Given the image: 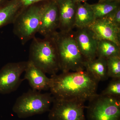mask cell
<instances>
[{
	"instance_id": "6da1fadb",
	"label": "cell",
	"mask_w": 120,
	"mask_h": 120,
	"mask_svg": "<svg viewBox=\"0 0 120 120\" xmlns=\"http://www.w3.org/2000/svg\"><path fill=\"white\" fill-rule=\"evenodd\" d=\"M50 90L54 98L85 102L97 94L99 82L84 71L51 75Z\"/></svg>"
},
{
	"instance_id": "7a4b0ae2",
	"label": "cell",
	"mask_w": 120,
	"mask_h": 120,
	"mask_svg": "<svg viewBox=\"0 0 120 120\" xmlns=\"http://www.w3.org/2000/svg\"><path fill=\"white\" fill-rule=\"evenodd\" d=\"M56 44L60 67L63 73L85 70L86 61L80 52L73 31H56L51 36Z\"/></svg>"
},
{
	"instance_id": "3957f363",
	"label": "cell",
	"mask_w": 120,
	"mask_h": 120,
	"mask_svg": "<svg viewBox=\"0 0 120 120\" xmlns=\"http://www.w3.org/2000/svg\"><path fill=\"white\" fill-rule=\"evenodd\" d=\"M28 60L45 73L52 75L58 73L60 71L58 52L52 37L32 39Z\"/></svg>"
},
{
	"instance_id": "277c9868",
	"label": "cell",
	"mask_w": 120,
	"mask_h": 120,
	"mask_svg": "<svg viewBox=\"0 0 120 120\" xmlns=\"http://www.w3.org/2000/svg\"><path fill=\"white\" fill-rule=\"evenodd\" d=\"M54 99L51 93L42 94L30 90L16 99L12 111L19 118H24L49 112Z\"/></svg>"
},
{
	"instance_id": "5b68a950",
	"label": "cell",
	"mask_w": 120,
	"mask_h": 120,
	"mask_svg": "<svg viewBox=\"0 0 120 120\" xmlns=\"http://www.w3.org/2000/svg\"><path fill=\"white\" fill-rule=\"evenodd\" d=\"M35 4L22 9L13 23V33L23 45L38 32L43 5Z\"/></svg>"
},
{
	"instance_id": "8992f818",
	"label": "cell",
	"mask_w": 120,
	"mask_h": 120,
	"mask_svg": "<svg viewBox=\"0 0 120 120\" xmlns=\"http://www.w3.org/2000/svg\"><path fill=\"white\" fill-rule=\"evenodd\" d=\"M88 101V120H120V98L97 94Z\"/></svg>"
},
{
	"instance_id": "52a82bcc",
	"label": "cell",
	"mask_w": 120,
	"mask_h": 120,
	"mask_svg": "<svg viewBox=\"0 0 120 120\" xmlns=\"http://www.w3.org/2000/svg\"><path fill=\"white\" fill-rule=\"evenodd\" d=\"M85 102L54 98L49 111V120H86Z\"/></svg>"
},
{
	"instance_id": "ba28073f",
	"label": "cell",
	"mask_w": 120,
	"mask_h": 120,
	"mask_svg": "<svg viewBox=\"0 0 120 120\" xmlns=\"http://www.w3.org/2000/svg\"><path fill=\"white\" fill-rule=\"evenodd\" d=\"M27 62L8 63L0 70V94H9L17 90L23 80L21 76L25 71Z\"/></svg>"
},
{
	"instance_id": "9c48e42d",
	"label": "cell",
	"mask_w": 120,
	"mask_h": 120,
	"mask_svg": "<svg viewBox=\"0 0 120 120\" xmlns=\"http://www.w3.org/2000/svg\"><path fill=\"white\" fill-rule=\"evenodd\" d=\"M59 9L56 0L43 5L38 33L44 38L50 37L60 26Z\"/></svg>"
},
{
	"instance_id": "30bf717a",
	"label": "cell",
	"mask_w": 120,
	"mask_h": 120,
	"mask_svg": "<svg viewBox=\"0 0 120 120\" xmlns=\"http://www.w3.org/2000/svg\"><path fill=\"white\" fill-rule=\"evenodd\" d=\"M77 29L73 34L80 52L87 62L94 60L97 58L98 40L87 27Z\"/></svg>"
},
{
	"instance_id": "8fae6325",
	"label": "cell",
	"mask_w": 120,
	"mask_h": 120,
	"mask_svg": "<svg viewBox=\"0 0 120 120\" xmlns=\"http://www.w3.org/2000/svg\"><path fill=\"white\" fill-rule=\"evenodd\" d=\"M87 27L97 40H109L120 46V27L107 19H95Z\"/></svg>"
},
{
	"instance_id": "7c38bea8",
	"label": "cell",
	"mask_w": 120,
	"mask_h": 120,
	"mask_svg": "<svg viewBox=\"0 0 120 120\" xmlns=\"http://www.w3.org/2000/svg\"><path fill=\"white\" fill-rule=\"evenodd\" d=\"M60 15V31L68 33L75 28L77 3L74 0H56Z\"/></svg>"
},
{
	"instance_id": "4fadbf2b",
	"label": "cell",
	"mask_w": 120,
	"mask_h": 120,
	"mask_svg": "<svg viewBox=\"0 0 120 120\" xmlns=\"http://www.w3.org/2000/svg\"><path fill=\"white\" fill-rule=\"evenodd\" d=\"M25 71L23 80H27L32 90L40 91L50 89L51 79L48 78L43 72L34 65L31 62L27 61Z\"/></svg>"
},
{
	"instance_id": "5bb4252c",
	"label": "cell",
	"mask_w": 120,
	"mask_h": 120,
	"mask_svg": "<svg viewBox=\"0 0 120 120\" xmlns=\"http://www.w3.org/2000/svg\"><path fill=\"white\" fill-rule=\"evenodd\" d=\"M22 8L18 0H12L0 8V27L13 24Z\"/></svg>"
},
{
	"instance_id": "9a60e30c",
	"label": "cell",
	"mask_w": 120,
	"mask_h": 120,
	"mask_svg": "<svg viewBox=\"0 0 120 120\" xmlns=\"http://www.w3.org/2000/svg\"><path fill=\"white\" fill-rule=\"evenodd\" d=\"M95 20L94 15L90 5L77 3L75 18V27H86Z\"/></svg>"
},
{
	"instance_id": "2e32d148",
	"label": "cell",
	"mask_w": 120,
	"mask_h": 120,
	"mask_svg": "<svg viewBox=\"0 0 120 120\" xmlns=\"http://www.w3.org/2000/svg\"><path fill=\"white\" fill-rule=\"evenodd\" d=\"M85 70L90 73L98 82L106 80L108 79L107 61L104 58L97 57L86 62Z\"/></svg>"
},
{
	"instance_id": "e0dca14e",
	"label": "cell",
	"mask_w": 120,
	"mask_h": 120,
	"mask_svg": "<svg viewBox=\"0 0 120 120\" xmlns=\"http://www.w3.org/2000/svg\"><path fill=\"white\" fill-rule=\"evenodd\" d=\"M114 56H120V46L109 40H98L97 58L106 60Z\"/></svg>"
},
{
	"instance_id": "ac0fdd59",
	"label": "cell",
	"mask_w": 120,
	"mask_h": 120,
	"mask_svg": "<svg viewBox=\"0 0 120 120\" xmlns=\"http://www.w3.org/2000/svg\"><path fill=\"white\" fill-rule=\"evenodd\" d=\"M95 20L105 18L119 7L118 0L107 1L90 5Z\"/></svg>"
},
{
	"instance_id": "d6986e66",
	"label": "cell",
	"mask_w": 120,
	"mask_h": 120,
	"mask_svg": "<svg viewBox=\"0 0 120 120\" xmlns=\"http://www.w3.org/2000/svg\"><path fill=\"white\" fill-rule=\"evenodd\" d=\"M107 75L112 79H120V56H114L106 60Z\"/></svg>"
},
{
	"instance_id": "ffe728a7",
	"label": "cell",
	"mask_w": 120,
	"mask_h": 120,
	"mask_svg": "<svg viewBox=\"0 0 120 120\" xmlns=\"http://www.w3.org/2000/svg\"><path fill=\"white\" fill-rule=\"evenodd\" d=\"M100 94L120 98V79H112Z\"/></svg>"
},
{
	"instance_id": "44dd1931",
	"label": "cell",
	"mask_w": 120,
	"mask_h": 120,
	"mask_svg": "<svg viewBox=\"0 0 120 120\" xmlns=\"http://www.w3.org/2000/svg\"><path fill=\"white\" fill-rule=\"evenodd\" d=\"M114 24L120 27V7L105 17Z\"/></svg>"
},
{
	"instance_id": "7402d4cb",
	"label": "cell",
	"mask_w": 120,
	"mask_h": 120,
	"mask_svg": "<svg viewBox=\"0 0 120 120\" xmlns=\"http://www.w3.org/2000/svg\"><path fill=\"white\" fill-rule=\"evenodd\" d=\"M22 5L23 8L29 7L39 2L48 0H18Z\"/></svg>"
},
{
	"instance_id": "603a6c76",
	"label": "cell",
	"mask_w": 120,
	"mask_h": 120,
	"mask_svg": "<svg viewBox=\"0 0 120 120\" xmlns=\"http://www.w3.org/2000/svg\"><path fill=\"white\" fill-rule=\"evenodd\" d=\"M76 3H81V2L86 1L87 0H74Z\"/></svg>"
},
{
	"instance_id": "cb8c5ba5",
	"label": "cell",
	"mask_w": 120,
	"mask_h": 120,
	"mask_svg": "<svg viewBox=\"0 0 120 120\" xmlns=\"http://www.w3.org/2000/svg\"><path fill=\"white\" fill-rule=\"evenodd\" d=\"M116 0H99V2H103V1H113Z\"/></svg>"
},
{
	"instance_id": "d4e9b609",
	"label": "cell",
	"mask_w": 120,
	"mask_h": 120,
	"mask_svg": "<svg viewBox=\"0 0 120 120\" xmlns=\"http://www.w3.org/2000/svg\"><path fill=\"white\" fill-rule=\"evenodd\" d=\"M3 1H4V0H0V8L3 7H3L1 6V4H2V3L3 2Z\"/></svg>"
}]
</instances>
